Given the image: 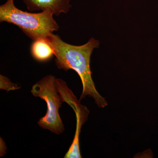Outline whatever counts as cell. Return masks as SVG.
<instances>
[{
    "instance_id": "cell-4",
    "label": "cell",
    "mask_w": 158,
    "mask_h": 158,
    "mask_svg": "<svg viewBox=\"0 0 158 158\" xmlns=\"http://www.w3.org/2000/svg\"><path fill=\"white\" fill-rule=\"evenodd\" d=\"M27 8L31 11L49 10L59 16L66 13L71 8L70 0H23Z\"/></svg>"
},
{
    "instance_id": "cell-8",
    "label": "cell",
    "mask_w": 158,
    "mask_h": 158,
    "mask_svg": "<svg viewBox=\"0 0 158 158\" xmlns=\"http://www.w3.org/2000/svg\"><path fill=\"white\" fill-rule=\"evenodd\" d=\"M6 149L7 148H6V144L2 138H1V155L2 154L1 156H4L6 153Z\"/></svg>"
},
{
    "instance_id": "cell-6",
    "label": "cell",
    "mask_w": 158,
    "mask_h": 158,
    "mask_svg": "<svg viewBox=\"0 0 158 158\" xmlns=\"http://www.w3.org/2000/svg\"><path fill=\"white\" fill-rule=\"evenodd\" d=\"M33 58L40 62L50 60L54 56V50L48 38H41L34 40L31 48Z\"/></svg>"
},
{
    "instance_id": "cell-1",
    "label": "cell",
    "mask_w": 158,
    "mask_h": 158,
    "mask_svg": "<svg viewBox=\"0 0 158 158\" xmlns=\"http://www.w3.org/2000/svg\"><path fill=\"white\" fill-rule=\"evenodd\" d=\"M48 39L53 47L56 65L58 68L66 71L73 69L81 78L83 91L80 100L89 95L94 99L99 107L107 106V102L95 88L90 69L91 54L94 48H98L99 41L92 37L84 45H71L64 42L59 35L53 34Z\"/></svg>"
},
{
    "instance_id": "cell-5",
    "label": "cell",
    "mask_w": 158,
    "mask_h": 158,
    "mask_svg": "<svg viewBox=\"0 0 158 158\" xmlns=\"http://www.w3.org/2000/svg\"><path fill=\"white\" fill-rule=\"evenodd\" d=\"M72 109L76 115V131L72 144L67 152V153L71 157L78 158L81 156L79 144L80 134L82 125L87 121L89 111L86 107L82 106L81 104L75 106Z\"/></svg>"
},
{
    "instance_id": "cell-7",
    "label": "cell",
    "mask_w": 158,
    "mask_h": 158,
    "mask_svg": "<svg viewBox=\"0 0 158 158\" xmlns=\"http://www.w3.org/2000/svg\"><path fill=\"white\" fill-rule=\"evenodd\" d=\"M0 88L7 90V92L10 90H14L19 89V87L17 84L12 83L7 77L1 75H0Z\"/></svg>"
},
{
    "instance_id": "cell-2",
    "label": "cell",
    "mask_w": 158,
    "mask_h": 158,
    "mask_svg": "<svg viewBox=\"0 0 158 158\" xmlns=\"http://www.w3.org/2000/svg\"><path fill=\"white\" fill-rule=\"evenodd\" d=\"M53 13L45 10L37 13L22 11L15 6L14 0H7L0 6V22L18 26L32 40L48 38L59 26L54 19Z\"/></svg>"
},
{
    "instance_id": "cell-3",
    "label": "cell",
    "mask_w": 158,
    "mask_h": 158,
    "mask_svg": "<svg viewBox=\"0 0 158 158\" xmlns=\"http://www.w3.org/2000/svg\"><path fill=\"white\" fill-rule=\"evenodd\" d=\"M56 79L52 75L46 76L33 85L31 92L35 97L45 101L47 105L46 115L37 122L39 126L59 135L65 130L59 113L63 102L57 88Z\"/></svg>"
}]
</instances>
